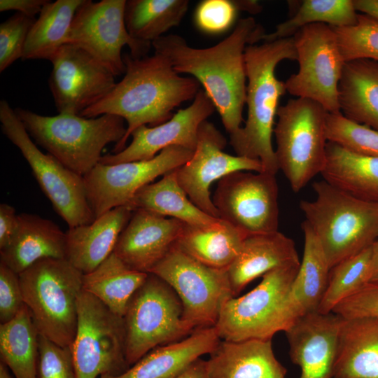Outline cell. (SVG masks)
Listing matches in <instances>:
<instances>
[{"mask_svg":"<svg viewBox=\"0 0 378 378\" xmlns=\"http://www.w3.org/2000/svg\"><path fill=\"white\" fill-rule=\"evenodd\" d=\"M264 34L263 27L253 17H247L239 20L232 33L211 47H191L177 34L163 35L151 44L155 52L169 59L176 73L191 75L203 86L231 135L244 121L247 80L245 49L259 42Z\"/></svg>","mask_w":378,"mask_h":378,"instance_id":"cell-1","label":"cell"},{"mask_svg":"<svg viewBox=\"0 0 378 378\" xmlns=\"http://www.w3.org/2000/svg\"><path fill=\"white\" fill-rule=\"evenodd\" d=\"M122 57L125 71L122 80L80 114L85 118L112 114L127 122L125 135L115 144L113 153L122 150L132 132L140 126H157L171 119L172 111L194 99L201 89L195 78L180 76L161 54L134 58L125 53Z\"/></svg>","mask_w":378,"mask_h":378,"instance_id":"cell-2","label":"cell"},{"mask_svg":"<svg viewBox=\"0 0 378 378\" xmlns=\"http://www.w3.org/2000/svg\"><path fill=\"white\" fill-rule=\"evenodd\" d=\"M284 59L297 60L293 36L246 46L247 118L244 127L230 135L237 155L260 160L263 172L273 174L279 169L272 137L280 98L287 92L275 69Z\"/></svg>","mask_w":378,"mask_h":378,"instance_id":"cell-3","label":"cell"},{"mask_svg":"<svg viewBox=\"0 0 378 378\" xmlns=\"http://www.w3.org/2000/svg\"><path fill=\"white\" fill-rule=\"evenodd\" d=\"M15 111L36 144L82 176L99 163L104 147L118 144L127 131L125 120L112 114L85 118L66 113L43 115L22 108Z\"/></svg>","mask_w":378,"mask_h":378,"instance_id":"cell-4","label":"cell"},{"mask_svg":"<svg viewBox=\"0 0 378 378\" xmlns=\"http://www.w3.org/2000/svg\"><path fill=\"white\" fill-rule=\"evenodd\" d=\"M313 200H301L304 221L317 237L330 269L378 238V202L350 195L324 180L312 184Z\"/></svg>","mask_w":378,"mask_h":378,"instance_id":"cell-5","label":"cell"},{"mask_svg":"<svg viewBox=\"0 0 378 378\" xmlns=\"http://www.w3.org/2000/svg\"><path fill=\"white\" fill-rule=\"evenodd\" d=\"M83 274L66 258L41 259L19 274L24 305L40 335L71 346Z\"/></svg>","mask_w":378,"mask_h":378,"instance_id":"cell-6","label":"cell"},{"mask_svg":"<svg viewBox=\"0 0 378 378\" xmlns=\"http://www.w3.org/2000/svg\"><path fill=\"white\" fill-rule=\"evenodd\" d=\"M300 265L272 270L250 292L228 300L214 326L220 339L272 340L285 332L300 316L290 293Z\"/></svg>","mask_w":378,"mask_h":378,"instance_id":"cell-7","label":"cell"},{"mask_svg":"<svg viewBox=\"0 0 378 378\" xmlns=\"http://www.w3.org/2000/svg\"><path fill=\"white\" fill-rule=\"evenodd\" d=\"M327 114L320 104L299 97L278 108L274 150L279 169L295 192L321 174L325 166Z\"/></svg>","mask_w":378,"mask_h":378,"instance_id":"cell-8","label":"cell"},{"mask_svg":"<svg viewBox=\"0 0 378 378\" xmlns=\"http://www.w3.org/2000/svg\"><path fill=\"white\" fill-rule=\"evenodd\" d=\"M123 319L129 365L155 347L179 341L194 330L183 318L182 304L175 291L152 273L132 295Z\"/></svg>","mask_w":378,"mask_h":378,"instance_id":"cell-9","label":"cell"},{"mask_svg":"<svg viewBox=\"0 0 378 378\" xmlns=\"http://www.w3.org/2000/svg\"><path fill=\"white\" fill-rule=\"evenodd\" d=\"M0 122L2 132L20 150L41 190L69 227L92 223L95 217L87 200L83 176L42 153L4 99L0 102Z\"/></svg>","mask_w":378,"mask_h":378,"instance_id":"cell-10","label":"cell"},{"mask_svg":"<svg viewBox=\"0 0 378 378\" xmlns=\"http://www.w3.org/2000/svg\"><path fill=\"white\" fill-rule=\"evenodd\" d=\"M71 349L76 378L118 375L130 368L125 358L123 317L83 290L78 299L77 326Z\"/></svg>","mask_w":378,"mask_h":378,"instance_id":"cell-11","label":"cell"},{"mask_svg":"<svg viewBox=\"0 0 378 378\" xmlns=\"http://www.w3.org/2000/svg\"><path fill=\"white\" fill-rule=\"evenodd\" d=\"M150 273L167 283L192 329L215 326L225 302L234 297L227 270L209 267L174 246Z\"/></svg>","mask_w":378,"mask_h":378,"instance_id":"cell-12","label":"cell"},{"mask_svg":"<svg viewBox=\"0 0 378 378\" xmlns=\"http://www.w3.org/2000/svg\"><path fill=\"white\" fill-rule=\"evenodd\" d=\"M293 37L299 69L285 81L287 92L312 99L328 113L340 112L339 83L346 62L332 27L309 24Z\"/></svg>","mask_w":378,"mask_h":378,"instance_id":"cell-13","label":"cell"},{"mask_svg":"<svg viewBox=\"0 0 378 378\" xmlns=\"http://www.w3.org/2000/svg\"><path fill=\"white\" fill-rule=\"evenodd\" d=\"M126 0H84L73 19L69 43L83 48L115 76L125 74L122 49L134 58L147 56L152 44L132 38L125 22Z\"/></svg>","mask_w":378,"mask_h":378,"instance_id":"cell-14","label":"cell"},{"mask_svg":"<svg viewBox=\"0 0 378 378\" xmlns=\"http://www.w3.org/2000/svg\"><path fill=\"white\" fill-rule=\"evenodd\" d=\"M275 175L237 171L220 179L212 200L220 218L246 236L278 231L279 188Z\"/></svg>","mask_w":378,"mask_h":378,"instance_id":"cell-15","label":"cell"},{"mask_svg":"<svg viewBox=\"0 0 378 378\" xmlns=\"http://www.w3.org/2000/svg\"><path fill=\"white\" fill-rule=\"evenodd\" d=\"M192 154L191 150L174 146L148 160L99 163L83 176L87 200L95 218L114 208L126 206L139 189L181 167Z\"/></svg>","mask_w":378,"mask_h":378,"instance_id":"cell-16","label":"cell"},{"mask_svg":"<svg viewBox=\"0 0 378 378\" xmlns=\"http://www.w3.org/2000/svg\"><path fill=\"white\" fill-rule=\"evenodd\" d=\"M227 139L215 125L204 121L190 159L175 169L176 178L191 202L204 213L220 218L210 197L209 188L216 180L237 171L263 172L260 160L223 152Z\"/></svg>","mask_w":378,"mask_h":378,"instance_id":"cell-17","label":"cell"},{"mask_svg":"<svg viewBox=\"0 0 378 378\" xmlns=\"http://www.w3.org/2000/svg\"><path fill=\"white\" fill-rule=\"evenodd\" d=\"M50 62L48 85L59 113L80 115L116 84L115 76L109 70L74 44L62 47Z\"/></svg>","mask_w":378,"mask_h":378,"instance_id":"cell-18","label":"cell"},{"mask_svg":"<svg viewBox=\"0 0 378 378\" xmlns=\"http://www.w3.org/2000/svg\"><path fill=\"white\" fill-rule=\"evenodd\" d=\"M216 108L203 89L192 103L178 110L169 120L157 126L142 125L132 132L131 143L117 153L102 156L99 163L115 164L148 160L163 149L178 146L194 151L200 125L211 115Z\"/></svg>","mask_w":378,"mask_h":378,"instance_id":"cell-19","label":"cell"},{"mask_svg":"<svg viewBox=\"0 0 378 378\" xmlns=\"http://www.w3.org/2000/svg\"><path fill=\"white\" fill-rule=\"evenodd\" d=\"M343 318L330 312L304 314L285 331L299 378H333L338 336Z\"/></svg>","mask_w":378,"mask_h":378,"instance_id":"cell-20","label":"cell"},{"mask_svg":"<svg viewBox=\"0 0 378 378\" xmlns=\"http://www.w3.org/2000/svg\"><path fill=\"white\" fill-rule=\"evenodd\" d=\"M183 223L142 209L133 211L113 253L130 267L150 273L175 246Z\"/></svg>","mask_w":378,"mask_h":378,"instance_id":"cell-21","label":"cell"},{"mask_svg":"<svg viewBox=\"0 0 378 378\" xmlns=\"http://www.w3.org/2000/svg\"><path fill=\"white\" fill-rule=\"evenodd\" d=\"M220 341L214 326L196 328L179 341L152 349L123 373L100 378H176Z\"/></svg>","mask_w":378,"mask_h":378,"instance_id":"cell-22","label":"cell"},{"mask_svg":"<svg viewBox=\"0 0 378 378\" xmlns=\"http://www.w3.org/2000/svg\"><path fill=\"white\" fill-rule=\"evenodd\" d=\"M271 340L220 341L206 360L205 378H285Z\"/></svg>","mask_w":378,"mask_h":378,"instance_id":"cell-23","label":"cell"},{"mask_svg":"<svg viewBox=\"0 0 378 378\" xmlns=\"http://www.w3.org/2000/svg\"><path fill=\"white\" fill-rule=\"evenodd\" d=\"M132 211L114 208L89 224L69 227L66 232V259L83 274L94 270L113 252Z\"/></svg>","mask_w":378,"mask_h":378,"instance_id":"cell-24","label":"cell"},{"mask_svg":"<svg viewBox=\"0 0 378 378\" xmlns=\"http://www.w3.org/2000/svg\"><path fill=\"white\" fill-rule=\"evenodd\" d=\"M299 264L293 240L278 230L247 236L227 272L236 296L257 277L278 267Z\"/></svg>","mask_w":378,"mask_h":378,"instance_id":"cell-25","label":"cell"},{"mask_svg":"<svg viewBox=\"0 0 378 378\" xmlns=\"http://www.w3.org/2000/svg\"><path fill=\"white\" fill-rule=\"evenodd\" d=\"M18 216L15 236L0 249V262L19 274L41 259H66V232L55 223L32 214Z\"/></svg>","mask_w":378,"mask_h":378,"instance_id":"cell-26","label":"cell"},{"mask_svg":"<svg viewBox=\"0 0 378 378\" xmlns=\"http://www.w3.org/2000/svg\"><path fill=\"white\" fill-rule=\"evenodd\" d=\"M333 378H378V318H344Z\"/></svg>","mask_w":378,"mask_h":378,"instance_id":"cell-27","label":"cell"},{"mask_svg":"<svg viewBox=\"0 0 378 378\" xmlns=\"http://www.w3.org/2000/svg\"><path fill=\"white\" fill-rule=\"evenodd\" d=\"M246 237L220 218L206 225L183 223L175 246L204 265L227 270Z\"/></svg>","mask_w":378,"mask_h":378,"instance_id":"cell-28","label":"cell"},{"mask_svg":"<svg viewBox=\"0 0 378 378\" xmlns=\"http://www.w3.org/2000/svg\"><path fill=\"white\" fill-rule=\"evenodd\" d=\"M333 187L360 200L378 202V158L350 151L328 141L321 173Z\"/></svg>","mask_w":378,"mask_h":378,"instance_id":"cell-29","label":"cell"},{"mask_svg":"<svg viewBox=\"0 0 378 378\" xmlns=\"http://www.w3.org/2000/svg\"><path fill=\"white\" fill-rule=\"evenodd\" d=\"M340 112L378 131V62L366 59L345 63L339 83Z\"/></svg>","mask_w":378,"mask_h":378,"instance_id":"cell-30","label":"cell"},{"mask_svg":"<svg viewBox=\"0 0 378 378\" xmlns=\"http://www.w3.org/2000/svg\"><path fill=\"white\" fill-rule=\"evenodd\" d=\"M148 274L130 267L113 252L92 272L83 274V290L123 317L130 299Z\"/></svg>","mask_w":378,"mask_h":378,"instance_id":"cell-31","label":"cell"},{"mask_svg":"<svg viewBox=\"0 0 378 378\" xmlns=\"http://www.w3.org/2000/svg\"><path fill=\"white\" fill-rule=\"evenodd\" d=\"M84 0L49 1L31 27L25 42L22 59L50 61L69 43L75 13Z\"/></svg>","mask_w":378,"mask_h":378,"instance_id":"cell-32","label":"cell"},{"mask_svg":"<svg viewBox=\"0 0 378 378\" xmlns=\"http://www.w3.org/2000/svg\"><path fill=\"white\" fill-rule=\"evenodd\" d=\"M132 211L142 209L178 219L190 225H206L216 220L196 206L178 184L175 170L139 189L126 205Z\"/></svg>","mask_w":378,"mask_h":378,"instance_id":"cell-33","label":"cell"},{"mask_svg":"<svg viewBox=\"0 0 378 378\" xmlns=\"http://www.w3.org/2000/svg\"><path fill=\"white\" fill-rule=\"evenodd\" d=\"M302 229L304 239L303 257L290 290L300 316L317 312L327 288L330 272L320 241L304 220Z\"/></svg>","mask_w":378,"mask_h":378,"instance_id":"cell-34","label":"cell"},{"mask_svg":"<svg viewBox=\"0 0 378 378\" xmlns=\"http://www.w3.org/2000/svg\"><path fill=\"white\" fill-rule=\"evenodd\" d=\"M38 339L39 332L25 305L13 319L0 325L1 362L15 378H37Z\"/></svg>","mask_w":378,"mask_h":378,"instance_id":"cell-35","label":"cell"},{"mask_svg":"<svg viewBox=\"0 0 378 378\" xmlns=\"http://www.w3.org/2000/svg\"><path fill=\"white\" fill-rule=\"evenodd\" d=\"M188 0H127L125 22L130 36L152 43L178 26L189 6Z\"/></svg>","mask_w":378,"mask_h":378,"instance_id":"cell-36","label":"cell"},{"mask_svg":"<svg viewBox=\"0 0 378 378\" xmlns=\"http://www.w3.org/2000/svg\"><path fill=\"white\" fill-rule=\"evenodd\" d=\"M357 16L353 0H304L288 20L277 24L273 32L264 34L260 41L292 37L301 28L312 24L323 23L333 27L351 26L356 23Z\"/></svg>","mask_w":378,"mask_h":378,"instance_id":"cell-37","label":"cell"},{"mask_svg":"<svg viewBox=\"0 0 378 378\" xmlns=\"http://www.w3.org/2000/svg\"><path fill=\"white\" fill-rule=\"evenodd\" d=\"M372 246L330 269L328 284L317 312L329 314L340 302L370 281Z\"/></svg>","mask_w":378,"mask_h":378,"instance_id":"cell-38","label":"cell"},{"mask_svg":"<svg viewBox=\"0 0 378 378\" xmlns=\"http://www.w3.org/2000/svg\"><path fill=\"white\" fill-rule=\"evenodd\" d=\"M332 28L345 62L361 59L378 62V20L358 14L355 24Z\"/></svg>","mask_w":378,"mask_h":378,"instance_id":"cell-39","label":"cell"},{"mask_svg":"<svg viewBox=\"0 0 378 378\" xmlns=\"http://www.w3.org/2000/svg\"><path fill=\"white\" fill-rule=\"evenodd\" d=\"M328 141L364 155L378 158V131L346 118L341 112L328 113Z\"/></svg>","mask_w":378,"mask_h":378,"instance_id":"cell-40","label":"cell"},{"mask_svg":"<svg viewBox=\"0 0 378 378\" xmlns=\"http://www.w3.org/2000/svg\"><path fill=\"white\" fill-rule=\"evenodd\" d=\"M36 18L16 13L0 24V72L22 57L29 31Z\"/></svg>","mask_w":378,"mask_h":378,"instance_id":"cell-41","label":"cell"},{"mask_svg":"<svg viewBox=\"0 0 378 378\" xmlns=\"http://www.w3.org/2000/svg\"><path fill=\"white\" fill-rule=\"evenodd\" d=\"M237 12L233 0H204L195 8L194 22L206 34H220L234 24Z\"/></svg>","mask_w":378,"mask_h":378,"instance_id":"cell-42","label":"cell"},{"mask_svg":"<svg viewBox=\"0 0 378 378\" xmlns=\"http://www.w3.org/2000/svg\"><path fill=\"white\" fill-rule=\"evenodd\" d=\"M71 346H61L39 334L37 378H76Z\"/></svg>","mask_w":378,"mask_h":378,"instance_id":"cell-43","label":"cell"},{"mask_svg":"<svg viewBox=\"0 0 378 378\" xmlns=\"http://www.w3.org/2000/svg\"><path fill=\"white\" fill-rule=\"evenodd\" d=\"M333 313L344 318L368 316L378 318V283L369 282L335 307Z\"/></svg>","mask_w":378,"mask_h":378,"instance_id":"cell-44","label":"cell"},{"mask_svg":"<svg viewBox=\"0 0 378 378\" xmlns=\"http://www.w3.org/2000/svg\"><path fill=\"white\" fill-rule=\"evenodd\" d=\"M24 305L19 274L0 262V321L13 319Z\"/></svg>","mask_w":378,"mask_h":378,"instance_id":"cell-45","label":"cell"},{"mask_svg":"<svg viewBox=\"0 0 378 378\" xmlns=\"http://www.w3.org/2000/svg\"><path fill=\"white\" fill-rule=\"evenodd\" d=\"M19 216L15 208L6 203L0 204V249L6 247L15 236Z\"/></svg>","mask_w":378,"mask_h":378,"instance_id":"cell-46","label":"cell"},{"mask_svg":"<svg viewBox=\"0 0 378 378\" xmlns=\"http://www.w3.org/2000/svg\"><path fill=\"white\" fill-rule=\"evenodd\" d=\"M48 0H0V11L15 10L30 17L39 14Z\"/></svg>","mask_w":378,"mask_h":378,"instance_id":"cell-47","label":"cell"},{"mask_svg":"<svg viewBox=\"0 0 378 378\" xmlns=\"http://www.w3.org/2000/svg\"><path fill=\"white\" fill-rule=\"evenodd\" d=\"M205 373L206 360L200 358L176 378H205Z\"/></svg>","mask_w":378,"mask_h":378,"instance_id":"cell-48","label":"cell"},{"mask_svg":"<svg viewBox=\"0 0 378 378\" xmlns=\"http://www.w3.org/2000/svg\"><path fill=\"white\" fill-rule=\"evenodd\" d=\"M356 10L378 20V0H353Z\"/></svg>","mask_w":378,"mask_h":378,"instance_id":"cell-49","label":"cell"},{"mask_svg":"<svg viewBox=\"0 0 378 378\" xmlns=\"http://www.w3.org/2000/svg\"><path fill=\"white\" fill-rule=\"evenodd\" d=\"M238 10H244L251 14H257L262 10V6L258 1L253 0H233Z\"/></svg>","mask_w":378,"mask_h":378,"instance_id":"cell-50","label":"cell"},{"mask_svg":"<svg viewBox=\"0 0 378 378\" xmlns=\"http://www.w3.org/2000/svg\"><path fill=\"white\" fill-rule=\"evenodd\" d=\"M378 283V238L372 245L370 281Z\"/></svg>","mask_w":378,"mask_h":378,"instance_id":"cell-51","label":"cell"},{"mask_svg":"<svg viewBox=\"0 0 378 378\" xmlns=\"http://www.w3.org/2000/svg\"><path fill=\"white\" fill-rule=\"evenodd\" d=\"M0 378H11L8 367L2 362L0 363Z\"/></svg>","mask_w":378,"mask_h":378,"instance_id":"cell-52","label":"cell"}]
</instances>
